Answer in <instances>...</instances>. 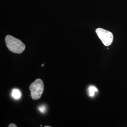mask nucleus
Segmentation results:
<instances>
[{"label": "nucleus", "mask_w": 127, "mask_h": 127, "mask_svg": "<svg viewBox=\"0 0 127 127\" xmlns=\"http://www.w3.org/2000/svg\"><path fill=\"white\" fill-rule=\"evenodd\" d=\"M29 90L31 91V96L33 100L41 98L44 91V83L40 79H37L30 85Z\"/></svg>", "instance_id": "2"}, {"label": "nucleus", "mask_w": 127, "mask_h": 127, "mask_svg": "<svg viewBox=\"0 0 127 127\" xmlns=\"http://www.w3.org/2000/svg\"><path fill=\"white\" fill-rule=\"evenodd\" d=\"M39 111L42 113H44L46 111L45 107L44 106H41L39 107Z\"/></svg>", "instance_id": "6"}, {"label": "nucleus", "mask_w": 127, "mask_h": 127, "mask_svg": "<svg viewBox=\"0 0 127 127\" xmlns=\"http://www.w3.org/2000/svg\"><path fill=\"white\" fill-rule=\"evenodd\" d=\"M12 95L14 98L16 99H19L21 96V92L18 89H14L12 91Z\"/></svg>", "instance_id": "4"}, {"label": "nucleus", "mask_w": 127, "mask_h": 127, "mask_svg": "<svg viewBox=\"0 0 127 127\" xmlns=\"http://www.w3.org/2000/svg\"><path fill=\"white\" fill-rule=\"evenodd\" d=\"M5 40L8 49L14 53L21 54L26 49V46L21 41L11 35H7Z\"/></svg>", "instance_id": "1"}, {"label": "nucleus", "mask_w": 127, "mask_h": 127, "mask_svg": "<svg viewBox=\"0 0 127 127\" xmlns=\"http://www.w3.org/2000/svg\"><path fill=\"white\" fill-rule=\"evenodd\" d=\"M97 91V89L94 86H91L89 88V95L92 97L94 95V94L96 91Z\"/></svg>", "instance_id": "5"}, {"label": "nucleus", "mask_w": 127, "mask_h": 127, "mask_svg": "<svg viewBox=\"0 0 127 127\" xmlns=\"http://www.w3.org/2000/svg\"><path fill=\"white\" fill-rule=\"evenodd\" d=\"M95 32L99 38L105 46H109L112 43L114 40V36L111 32L101 28H97Z\"/></svg>", "instance_id": "3"}, {"label": "nucleus", "mask_w": 127, "mask_h": 127, "mask_svg": "<svg viewBox=\"0 0 127 127\" xmlns=\"http://www.w3.org/2000/svg\"><path fill=\"white\" fill-rule=\"evenodd\" d=\"M44 127H51L50 126H45Z\"/></svg>", "instance_id": "8"}, {"label": "nucleus", "mask_w": 127, "mask_h": 127, "mask_svg": "<svg viewBox=\"0 0 127 127\" xmlns=\"http://www.w3.org/2000/svg\"><path fill=\"white\" fill-rule=\"evenodd\" d=\"M8 127H17V126L16 125V124H14V123H11V124H10L8 126Z\"/></svg>", "instance_id": "7"}]
</instances>
